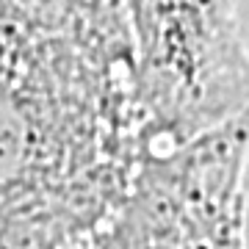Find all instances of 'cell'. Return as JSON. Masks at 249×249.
Here are the masks:
<instances>
[{"instance_id":"1","label":"cell","mask_w":249,"mask_h":249,"mask_svg":"<svg viewBox=\"0 0 249 249\" xmlns=\"http://www.w3.org/2000/svg\"><path fill=\"white\" fill-rule=\"evenodd\" d=\"M147 144L122 0H0V247H103Z\"/></svg>"},{"instance_id":"2","label":"cell","mask_w":249,"mask_h":249,"mask_svg":"<svg viewBox=\"0 0 249 249\" xmlns=\"http://www.w3.org/2000/svg\"><path fill=\"white\" fill-rule=\"evenodd\" d=\"M230 196V136L216 124L147 144L103 247L224 244Z\"/></svg>"}]
</instances>
